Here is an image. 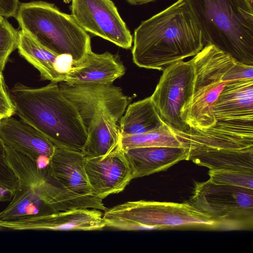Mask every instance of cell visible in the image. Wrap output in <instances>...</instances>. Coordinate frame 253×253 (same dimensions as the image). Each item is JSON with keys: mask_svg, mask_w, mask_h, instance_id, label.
Listing matches in <instances>:
<instances>
[{"mask_svg": "<svg viewBox=\"0 0 253 253\" xmlns=\"http://www.w3.org/2000/svg\"><path fill=\"white\" fill-rule=\"evenodd\" d=\"M5 20V18L4 17H3L2 16H1L0 14V22H1L2 21H3L4 20Z\"/></svg>", "mask_w": 253, "mask_h": 253, "instance_id": "obj_31", "label": "cell"}, {"mask_svg": "<svg viewBox=\"0 0 253 253\" xmlns=\"http://www.w3.org/2000/svg\"><path fill=\"white\" fill-rule=\"evenodd\" d=\"M16 114L55 146L82 153L87 133L76 106L57 83L32 87L18 83L8 90Z\"/></svg>", "mask_w": 253, "mask_h": 253, "instance_id": "obj_3", "label": "cell"}, {"mask_svg": "<svg viewBox=\"0 0 253 253\" xmlns=\"http://www.w3.org/2000/svg\"><path fill=\"white\" fill-rule=\"evenodd\" d=\"M103 217L106 227L121 230H217L214 221L189 203L129 201L107 208Z\"/></svg>", "mask_w": 253, "mask_h": 253, "instance_id": "obj_7", "label": "cell"}, {"mask_svg": "<svg viewBox=\"0 0 253 253\" xmlns=\"http://www.w3.org/2000/svg\"><path fill=\"white\" fill-rule=\"evenodd\" d=\"M124 151L133 179L166 170L180 161L188 160V150L183 147L152 146Z\"/></svg>", "mask_w": 253, "mask_h": 253, "instance_id": "obj_17", "label": "cell"}, {"mask_svg": "<svg viewBox=\"0 0 253 253\" xmlns=\"http://www.w3.org/2000/svg\"><path fill=\"white\" fill-rule=\"evenodd\" d=\"M71 15L85 31L125 49L132 36L111 0H72Z\"/></svg>", "mask_w": 253, "mask_h": 253, "instance_id": "obj_12", "label": "cell"}, {"mask_svg": "<svg viewBox=\"0 0 253 253\" xmlns=\"http://www.w3.org/2000/svg\"><path fill=\"white\" fill-rule=\"evenodd\" d=\"M18 40V31L5 19L0 22V74L10 54L17 48Z\"/></svg>", "mask_w": 253, "mask_h": 253, "instance_id": "obj_26", "label": "cell"}, {"mask_svg": "<svg viewBox=\"0 0 253 253\" xmlns=\"http://www.w3.org/2000/svg\"><path fill=\"white\" fill-rule=\"evenodd\" d=\"M128 2L134 5H139L154 1L156 0H126Z\"/></svg>", "mask_w": 253, "mask_h": 253, "instance_id": "obj_30", "label": "cell"}, {"mask_svg": "<svg viewBox=\"0 0 253 253\" xmlns=\"http://www.w3.org/2000/svg\"><path fill=\"white\" fill-rule=\"evenodd\" d=\"M82 153L55 146L47 167L49 175L65 189L81 195L92 194Z\"/></svg>", "mask_w": 253, "mask_h": 253, "instance_id": "obj_16", "label": "cell"}, {"mask_svg": "<svg viewBox=\"0 0 253 253\" xmlns=\"http://www.w3.org/2000/svg\"><path fill=\"white\" fill-rule=\"evenodd\" d=\"M19 53L40 73L41 79L54 83L64 82V76L54 69L58 55L52 52L25 31H18Z\"/></svg>", "mask_w": 253, "mask_h": 253, "instance_id": "obj_21", "label": "cell"}, {"mask_svg": "<svg viewBox=\"0 0 253 253\" xmlns=\"http://www.w3.org/2000/svg\"><path fill=\"white\" fill-rule=\"evenodd\" d=\"M188 160L209 170H230L253 173V149L211 150L188 156Z\"/></svg>", "mask_w": 253, "mask_h": 253, "instance_id": "obj_20", "label": "cell"}, {"mask_svg": "<svg viewBox=\"0 0 253 253\" xmlns=\"http://www.w3.org/2000/svg\"></svg>", "mask_w": 253, "mask_h": 253, "instance_id": "obj_35", "label": "cell"}, {"mask_svg": "<svg viewBox=\"0 0 253 253\" xmlns=\"http://www.w3.org/2000/svg\"><path fill=\"white\" fill-rule=\"evenodd\" d=\"M64 95L76 106L87 133L115 126L128 103L122 89L112 84L58 85Z\"/></svg>", "mask_w": 253, "mask_h": 253, "instance_id": "obj_9", "label": "cell"}, {"mask_svg": "<svg viewBox=\"0 0 253 253\" xmlns=\"http://www.w3.org/2000/svg\"><path fill=\"white\" fill-rule=\"evenodd\" d=\"M204 45L201 31L185 0H177L135 30L132 59L139 67L163 71L195 56Z\"/></svg>", "mask_w": 253, "mask_h": 253, "instance_id": "obj_1", "label": "cell"}, {"mask_svg": "<svg viewBox=\"0 0 253 253\" xmlns=\"http://www.w3.org/2000/svg\"><path fill=\"white\" fill-rule=\"evenodd\" d=\"M21 29L46 48L80 62L91 51L90 38L71 15L53 4L36 1L19 5L15 16Z\"/></svg>", "mask_w": 253, "mask_h": 253, "instance_id": "obj_6", "label": "cell"}, {"mask_svg": "<svg viewBox=\"0 0 253 253\" xmlns=\"http://www.w3.org/2000/svg\"><path fill=\"white\" fill-rule=\"evenodd\" d=\"M252 4H253V0H248Z\"/></svg>", "mask_w": 253, "mask_h": 253, "instance_id": "obj_32", "label": "cell"}, {"mask_svg": "<svg viewBox=\"0 0 253 253\" xmlns=\"http://www.w3.org/2000/svg\"><path fill=\"white\" fill-rule=\"evenodd\" d=\"M208 174L212 181L253 189V173L230 170H209Z\"/></svg>", "mask_w": 253, "mask_h": 253, "instance_id": "obj_25", "label": "cell"}, {"mask_svg": "<svg viewBox=\"0 0 253 253\" xmlns=\"http://www.w3.org/2000/svg\"><path fill=\"white\" fill-rule=\"evenodd\" d=\"M84 167L92 194L101 200L122 192L133 179L131 166L119 144L103 156L85 158Z\"/></svg>", "mask_w": 253, "mask_h": 253, "instance_id": "obj_14", "label": "cell"}, {"mask_svg": "<svg viewBox=\"0 0 253 253\" xmlns=\"http://www.w3.org/2000/svg\"><path fill=\"white\" fill-rule=\"evenodd\" d=\"M0 139L5 146L28 157L39 168L48 167L55 145L28 123L12 116L1 119Z\"/></svg>", "mask_w": 253, "mask_h": 253, "instance_id": "obj_15", "label": "cell"}, {"mask_svg": "<svg viewBox=\"0 0 253 253\" xmlns=\"http://www.w3.org/2000/svg\"><path fill=\"white\" fill-rule=\"evenodd\" d=\"M76 65L71 56L59 55L55 60L54 67L57 72L66 78V74Z\"/></svg>", "mask_w": 253, "mask_h": 253, "instance_id": "obj_28", "label": "cell"}, {"mask_svg": "<svg viewBox=\"0 0 253 253\" xmlns=\"http://www.w3.org/2000/svg\"><path fill=\"white\" fill-rule=\"evenodd\" d=\"M5 145L0 139V202L10 201L18 186V181L8 166Z\"/></svg>", "mask_w": 253, "mask_h": 253, "instance_id": "obj_24", "label": "cell"}, {"mask_svg": "<svg viewBox=\"0 0 253 253\" xmlns=\"http://www.w3.org/2000/svg\"><path fill=\"white\" fill-rule=\"evenodd\" d=\"M1 74H2V73H1Z\"/></svg>", "mask_w": 253, "mask_h": 253, "instance_id": "obj_33", "label": "cell"}, {"mask_svg": "<svg viewBox=\"0 0 253 253\" xmlns=\"http://www.w3.org/2000/svg\"><path fill=\"white\" fill-rule=\"evenodd\" d=\"M103 216L100 210L76 208L10 221L0 220V227L13 230H101L106 227Z\"/></svg>", "mask_w": 253, "mask_h": 253, "instance_id": "obj_13", "label": "cell"}, {"mask_svg": "<svg viewBox=\"0 0 253 253\" xmlns=\"http://www.w3.org/2000/svg\"><path fill=\"white\" fill-rule=\"evenodd\" d=\"M216 119L253 118V79L227 83L212 105Z\"/></svg>", "mask_w": 253, "mask_h": 253, "instance_id": "obj_19", "label": "cell"}, {"mask_svg": "<svg viewBox=\"0 0 253 253\" xmlns=\"http://www.w3.org/2000/svg\"><path fill=\"white\" fill-rule=\"evenodd\" d=\"M189 203L217 225V230H252L253 189L217 183L195 182Z\"/></svg>", "mask_w": 253, "mask_h": 253, "instance_id": "obj_8", "label": "cell"}, {"mask_svg": "<svg viewBox=\"0 0 253 253\" xmlns=\"http://www.w3.org/2000/svg\"><path fill=\"white\" fill-rule=\"evenodd\" d=\"M125 73L124 65L109 52H88L66 76L64 82L71 84H112Z\"/></svg>", "mask_w": 253, "mask_h": 253, "instance_id": "obj_18", "label": "cell"}, {"mask_svg": "<svg viewBox=\"0 0 253 253\" xmlns=\"http://www.w3.org/2000/svg\"><path fill=\"white\" fill-rule=\"evenodd\" d=\"M19 5L18 0H0V14L4 17H15Z\"/></svg>", "mask_w": 253, "mask_h": 253, "instance_id": "obj_29", "label": "cell"}, {"mask_svg": "<svg viewBox=\"0 0 253 253\" xmlns=\"http://www.w3.org/2000/svg\"><path fill=\"white\" fill-rule=\"evenodd\" d=\"M194 80L191 60L176 62L164 69L151 96L161 120L172 129L184 131L189 128L181 113L191 95Z\"/></svg>", "mask_w": 253, "mask_h": 253, "instance_id": "obj_10", "label": "cell"}, {"mask_svg": "<svg viewBox=\"0 0 253 253\" xmlns=\"http://www.w3.org/2000/svg\"><path fill=\"white\" fill-rule=\"evenodd\" d=\"M14 114L15 108L1 74L0 75V119L12 116Z\"/></svg>", "mask_w": 253, "mask_h": 253, "instance_id": "obj_27", "label": "cell"}, {"mask_svg": "<svg viewBox=\"0 0 253 253\" xmlns=\"http://www.w3.org/2000/svg\"><path fill=\"white\" fill-rule=\"evenodd\" d=\"M0 120H1V119H0Z\"/></svg>", "mask_w": 253, "mask_h": 253, "instance_id": "obj_34", "label": "cell"}, {"mask_svg": "<svg viewBox=\"0 0 253 253\" xmlns=\"http://www.w3.org/2000/svg\"><path fill=\"white\" fill-rule=\"evenodd\" d=\"M119 121L121 135L150 131L159 128L164 123L151 96L130 104Z\"/></svg>", "mask_w": 253, "mask_h": 253, "instance_id": "obj_22", "label": "cell"}, {"mask_svg": "<svg viewBox=\"0 0 253 253\" xmlns=\"http://www.w3.org/2000/svg\"><path fill=\"white\" fill-rule=\"evenodd\" d=\"M5 148L7 163L17 178L18 186L8 206L0 212V220L76 208L106 209L102 200L69 191L51 177L47 168L40 169L25 155L7 146Z\"/></svg>", "mask_w": 253, "mask_h": 253, "instance_id": "obj_2", "label": "cell"}, {"mask_svg": "<svg viewBox=\"0 0 253 253\" xmlns=\"http://www.w3.org/2000/svg\"><path fill=\"white\" fill-rule=\"evenodd\" d=\"M191 61L195 80L191 95L183 107V121L195 129L213 126L216 120L212 105L229 82L240 79H253V66L236 61L211 44H207Z\"/></svg>", "mask_w": 253, "mask_h": 253, "instance_id": "obj_5", "label": "cell"}, {"mask_svg": "<svg viewBox=\"0 0 253 253\" xmlns=\"http://www.w3.org/2000/svg\"><path fill=\"white\" fill-rule=\"evenodd\" d=\"M202 33L236 61L253 66V6L248 0H185Z\"/></svg>", "mask_w": 253, "mask_h": 253, "instance_id": "obj_4", "label": "cell"}, {"mask_svg": "<svg viewBox=\"0 0 253 253\" xmlns=\"http://www.w3.org/2000/svg\"><path fill=\"white\" fill-rule=\"evenodd\" d=\"M211 127L198 129L189 127L173 132L182 144L192 154L211 150L253 149V118L216 119Z\"/></svg>", "mask_w": 253, "mask_h": 253, "instance_id": "obj_11", "label": "cell"}, {"mask_svg": "<svg viewBox=\"0 0 253 253\" xmlns=\"http://www.w3.org/2000/svg\"><path fill=\"white\" fill-rule=\"evenodd\" d=\"M119 144L124 150L152 146L182 147L172 130L164 123L159 128L146 132L121 135Z\"/></svg>", "mask_w": 253, "mask_h": 253, "instance_id": "obj_23", "label": "cell"}]
</instances>
